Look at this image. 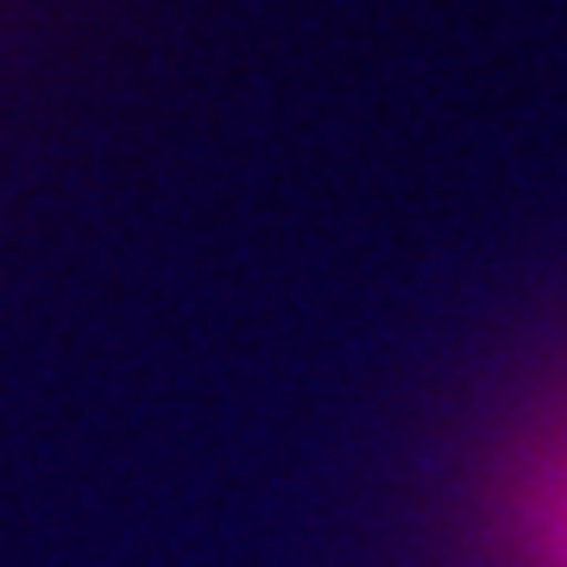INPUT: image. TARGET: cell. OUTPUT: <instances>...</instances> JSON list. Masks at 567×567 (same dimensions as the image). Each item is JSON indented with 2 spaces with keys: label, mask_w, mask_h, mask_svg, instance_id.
<instances>
[{
  "label": "cell",
  "mask_w": 567,
  "mask_h": 567,
  "mask_svg": "<svg viewBox=\"0 0 567 567\" xmlns=\"http://www.w3.org/2000/svg\"><path fill=\"white\" fill-rule=\"evenodd\" d=\"M524 543L536 567H567V461L548 480H536V492H529Z\"/></svg>",
  "instance_id": "1"
}]
</instances>
